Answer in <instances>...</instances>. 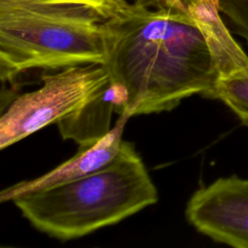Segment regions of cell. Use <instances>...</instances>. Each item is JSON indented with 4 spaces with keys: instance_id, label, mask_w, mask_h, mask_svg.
Returning <instances> with one entry per match:
<instances>
[{
    "instance_id": "6da1fadb",
    "label": "cell",
    "mask_w": 248,
    "mask_h": 248,
    "mask_svg": "<svg viewBox=\"0 0 248 248\" xmlns=\"http://www.w3.org/2000/svg\"><path fill=\"white\" fill-rule=\"evenodd\" d=\"M103 28V65L125 91L129 117L171 110L193 95L209 98L221 78L198 23L162 0L125 1Z\"/></svg>"
},
{
    "instance_id": "7a4b0ae2",
    "label": "cell",
    "mask_w": 248,
    "mask_h": 248,
    "mask_svg": "<svg viewBox=\"0 0 248 248\" xmlns=\"http://www.w3.org/2000/svg\"><path fill=\"white\" fill-rule=\"evenodd\" d=\"M157 201L141 157L123 140L118 156L105 168L12 202L35 229L67 241L114 225Z\"/></svg>"
},
{
    "instance_id": "3957f363",
    "label": "cell",
    "mask_w": 248,
    "mask_h": 248,
    "mask_svg": "<svg viewBox=\"0 0 248 248\" xmlns=\"http://www.w3.org/2000/svg\"><path fill=\"white\" fill-rule=\"evenodd\" d=\"M108 17L88 5L0 0L2 80L13 81L33 69L104 64L103 23Z\"/></svg>"
},
{
    "instance_id": "277c9868",
    "label": "cell",
    "mask_w": 248,
    "mask_h": 248,
    "mask_svg": "<svg viewBox=\"0 0 248 248\" xmlns=\"http://www.w3.org/2000/svg\"><path fill=\"white\" fill-rule=\"evenodd\" d=\"M37 90L17 96L0 119V148L69 117L109 83L103 64L67 67L42 77Z\"/></svg>"
},
{
    "instance_id": "5b68a950",
    "label": "cell",
    "mask_w": 248,
    "mask_h": 248,
    "mask_svg": "<svg viewBox=\"0 0 248 248\" xmlns=\"http://www.w3.org/2000/svg\"><path fill=\"white\" fill-rule=\"evenodd\" d=\"M185 215L212 240L248 248V178L232 174L199 188L189 199Z\"/></svg>"
},
{
    "instance_id": "8992f818",
    "label": "cell",
    "mask_w": 248,
    "mask_h": 248,
    "mask_svg": "<svg viewBox=\"0 0 248 248\" xmlns=\"http://www.w3.org/2000/svg\"><path fill=\"white\" fill-rule=\"evenodd\" d=\"M129 118L127 114H120L116 124L108 134L89 146L79 147L76 155L53 170L39 177L5 188L0 193V202H12L19 196L68 182L105 168L118 156L121 150L124 140L122 135Z\"/></svg>"
},
{
    "instance_id": "52a82bcc",
    "label": "cell",
    "mask_w": 248,
    "mask_h": 248,
    "mask_svg": "<svg viewBox=\"0 0 248 248\" xmlns=\"http://www.w3.org/2000/svg\"><path fill=\"white\" fill-rule=\"evenodd\" d=\"M127 95L117 84L108 85L85 106L57 123L61 137L72 140L79 147L93 144L110 131L113 112L122 114Z\"/></svg>"
},
{
    "instance_id": "ba28073f",
    "label": "cell",
    "mask_w": 248,
    "mask_h": 248,
    "mask_svg": "<svg viewBox=\"0 0 248 248\" xmlns=\"http://www.w3.org/2000/svg\"><path fill=\"white\" fill-rule=\"evenodd\" d=\"M209 98L224 103L248 126V64L220 78Z\"/></svg>"
},
{
    "instance_id": "9c48e42d",
    "label": "cell",
    "mask_w": 248,
    "mask_h": 248,
    "mask_svg": "<svg viewBox=\"0 0 248 248\" xmlns=\"http://www.w3.org/2000/svg\"><path fill=\"white\" fill-rule=\"evenodd\" d=\"M218 9L228 18L232 32L248 44V0H218Z\"/></svg>"
},
{
    "instance_id": "30bf717a",
    "label": "cell",
    "mask_w": 248,
    "mask_h": 248,
    "mask_svg": "<svg viewBox=\"0 0 248 248\" xmlns=\"http://www.w3.org/2000/svg\"><path fill=\"white\" fill-rule=\"evenodd\" d=\"M42 2L49 3H59V4H79V5H88L96 7L104 12H106L108 16L119 8L126 0H35Z\"/></svg>"
},
{
    "instance_id": "8fae6325",
    "label": "cell",
    "mask_w": 248,
    "mask_h": 248,
    "mask_svg": "<svg viewBox=\"0 0 248 248\" xmlns=\"http://www.w3.org/2000/svg\"><path fill=\"white\" fill-rule=\"evenodd\" d=\"M162 1L167 3L168 5L176 7L186 13H188L189 7H191L192 5H194L195 3L199 2V1H210V2L218 5V0H162Z\"/></svg>"
}]
</instances>
